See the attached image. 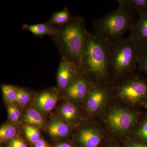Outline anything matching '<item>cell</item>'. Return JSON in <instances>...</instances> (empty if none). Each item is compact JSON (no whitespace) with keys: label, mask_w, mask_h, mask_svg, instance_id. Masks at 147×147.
Masks as SVG:
<instances>
[{"label":"cell","mask_w":147,"mask_h":147,"mask_svg":"<svg viewBox=\"0 0 147 147\" xmlns=\"http://www.w3.org/2000/svg\"><path fill=\"white\" fill-rule=\"evenodd\" d=\"M111 41L88 31L79 71L94 84L111 86L110 70Z\"/></svg>","instance_id":"6da1fadb"},{"label":"cell","mask_w":147,"mask_h":147,"mask_svg":"<svg viewBox=\"0 0 147 147\" xmlns=\"http://www.w3.org/2000/svg\"><path fill=\"white\" fill-rule=\"evenodd\" d=\"M56 32L50 37L57 45L61 58L73 63L79 68L88 31L84 18L74 16L67 24L55 26Z\"/></svg>","instance_id":"7a4b0ae2"},{"label":"cell","mask_w":147,"mask_h":147,"mask_svg":"<svg viewBox=\"0 0 147 147\" xmlns=\"http://www.w3.org/2000/svg\"><path fill=\"white\" fill-rule=\"evenodd\" d=\"M139 110L127 108L118 102H110L99 117L109 137L121 142L129 137L142 118Z\"/></svg>","instance_id":"3957f363"},{"label":"cell","mask_w":147,"mask_h":147,"mask_svg":"<svg viewBox=\"0 0 147 147\" xmlns=\"http://www.w3.org/2000/svg\"><path fill=\"white\" fill-rule=\"evenodd\" d=\"M137 14L119 4L116 10L106 13L92 21L95 33L112 42L123 38L125 32L130 31L137 18Z\"/></svg>","instance_id":"277c9868"},{"label":"cell","mask_w":147,"mask_h":147,"mask_svg":"<svg viewBox=\"0 0 147 147\" xmlns=\"http://www.w3.org/2000/svg\"><path fill=\"white\" fill-rule=\"evenodd\" d=\"M139 45L129 37L111 42L110 76L113 84L134 73L137 68Z\"/></svg>","instance_id":"5b68a950"},{"label":"cell","mask_w":147,"mask_h":147,"mask_svg":"<svg viewBox=\"0 0 147 147\" xmlns=\"http://www.w3.org/2000/svg\"><path fill=\"white\" fill-rule=\"evenodd\" d=\"M113 99L127 108L139 110L147 108V80L134 73L111 86Z\"/></svg>","instance_id":"8992f818"},{"label":"cell","mask_w":147,"mask_h":147,"mask_svg":"<svg viewBox=\"0 0 147 147\" xmlns=\"http://www.w3.org/2000/svg\"><path fill=\"white\" fill-rule=\"evenodd\" d=\"M111 86L92 84L82 109L84 120L96 119L102 115L113 100Z\"/></svg>","instance_id":"52a82bcc"},{"label":"cell","mask_w":147,"mask_h":147,"mask_svg":"<svg viewBox=\"0 0 147 147\" xmlns=\"http://www.w3.org/2000/svg\"><path fill=\"white\" fill-rule=\"evenodd\" d=\"M108 137L99 122L84 120L75 128L70 139L76 147H100Z\"/></svg>","instance_id":"ba28073f"},{"label":"cell","mask_w":147,"mask_h":147,"mask_svg":"<svg viewBox=\"0 0 147 147\" xmlns=\"http://www.w3.org/2000/svg\"><path fill=\"white\" fill-rule=\"evenodd\" d=\"M92 84L80 72L61 94V99L71 102L82 110Z\"/></svg>","instance_id":"9c48e42d"},{"label":"cell","mask_w":147,"mask_h":147,"mask_svg":"<svg viewBox=\"0 0 147 147\" xmlns=\"http://www.w3.org/2000/svg\"><path fill=\"white\" fill-rule=\"evenodd\" d=\"M61 99V92L58 88L50 87L36 91L31 105L47 117L54 112Z\"/></svg>","instance_id":"30bf717a"},{"label":"cell","mask_w":147,"mask_h":147,"mask_svg":"<svg viewBox=\"0 0 147 147\" xmlns=\"http://www.w3.org/2000/svg\"><path fill=\"white\" fill-rule=\"evenodd\" d=\"M75 128L53 113L47 116L43 131L52 142H55L71 139Z\"/></svg>","instance_id":"8fae6325"},{"label":"cell","mask_w":147,"mask_h":147,"mask_svg":"<svg viewBox=\"0 0 147 147\" xmlns=\"http://www.w3.org/2000/svg\"><path fill=\"white\" fill-rule=\"evenodd\" d=\"M61 100L53 113L69 125L76 128L84 120L82 110L71 102L63 99Z\"/></svg>","instance_id":"7c38bea8"},{"label":"cell","mask_w":147,"mask_h":147,"mask_svg":"<svg viewBox=\"0 0 147 147\" xmlns=\"http://www.w3.org/2000/svg\"><path fill=\"white\" fill-rule=\"evenodd\" d=\"M80 72L74 63L64 58H61L57 73V87L61 94Z\"/></svg>","instance_id":"4fadbf2b"},{"label":"cell","mask_w":147,"mask_h":147,"mask_svg":"<svg viewBox=\"0 0 147 147\" xmlns=\"http://www.w3.org/2000/svg\"><path fill=\"white\" fill-rule=\"evenodd\" d=\"M139 18L130 30L129 37L138 45H147V10L137 13Z\"/></svg>","instance_id":"5bb4252c"},{"label":"cell","mask_w":147,"mask_h":147,"mask_svg":"<svg viewBox=\"0 0 147 147\" xmlns=\"http://www.w3.org/2000/svg\"><path fill=\"white\" fill-rule=\"evenodd\" d=\"M23 123L36 127L43 131L47 117L44 115L32 105L23 108Z\"/></svg>","instance_id":"9a60e30c"},{"label":"cell","mask_w":147,"mask_h":147,"mask_svg":"<svg viewBox=\"0 0 147 147\" xmlns=\"http://www.w3.org/2000/svg\"><path fill=\"white\" fill-rule=\"evenodd\" d=\"M22 28L30 32L35 36L42 38L45 36H53L56 32V28L51 25L48 21L45 23L28 25L25 24Z\"/></svg>","instance_id":"2e32d148"},{"label":"cell","mask_w":147,"mask_h":147,"mask_svg":"<svg viewBox=\"0 0 147 147\" xmlns=\"http://www.w3.org/2000/svg\"><path fill=\"white\" fill-rule=\"evenodd\" d=\"M21 134V125L14 124L7 120L0 127V144L3 145Z\"/></svg>","instance_id":"e0dca14e"},{"label":"cell","mask_w":147,"mask_h":147,"mask_svg":"<svg viewBox=\"0 0 147 147\" xmlns=\"http://www.w3.org/2000/svg\"><path fill=\"white\" fill-rule=\"evenodd\" d=\"M21 129L23 137L30 146L43 137L42 130L36 127L23 123L21 125Z\"/></svg>","instance_id":"ac0fdd59"},{"label":"cell","mask_w":147,"mask_h":147,"mask_svg":"<svg viewBox=\"0 0 147 147\" xmlns=\"http://www.w3.org/2000/svg\"><path fill=\"white\" fill-rule=\"evenodd\" d=\"M35 92L24 87L18 86L17 97L14 104L22 109L31 105Z\"/></svg>","instance_id":"d6986e66"},{"label":"cell","mask_w":147,"mask_h":147,"mask_svg":"<svg viewBox=\"0 0 147 147\" xmlns=\"http://www.w3.org/2000/svg\"><path fill=\"white\" fill-rule=\"evenodd\" d=\"M129 137L147 145V114L142 117Z\"/></svg>","instance_id":"ffe728a7"},{"label":"cell","mask_w":147,"mask_h":147,"mask_svg":"<svg viewBox=\"0 0 147 147\" xmlns=\"http://www.w3.org/2000/svg\"><path fill=\"white\" fill-rule=\"evenodd\" d=\"M7 113V121L11 123L21 125L23 123V109L14 103L5 104Z\"/></svg>","instance_id":"44dd1931"},{"label":"cell","mask_w":147,"mask_h":147,"mask_svg":"<svg viewBox=\"0 0 147 147\" xmlns=\"http://www.w3.org/2000/svg\"><path fill=\"white\" fill-rule=\"evenodd\" d=\"M74 17L70 14L68 9L66 7L62 10L53 12L47 21L53 26H59L67 24Z\"/></svg>","instance_id":"7402d4cb"},{"label":"cell","mask_w":147,"mask_h":147,"mask_svg":"<svg viewBox=\"0 0 147 147\" xmlns=\"http://www.w3.org/2000/svg\"><path fill=\"white\" fill-rule=\"evenodd\" d=\"M18 86L10 84H2L1 88L4 104L14 103L17 97Z\"/></svg>","instance_id":"603a6c76"},{"label":"cell","mask_w":147,"mask_h":147,"mask_svg":"<svg viewBox=\"0 0 147 147\" xmlns=\"http://www.w3.org/2000/svg\"><path fill=\"white\" fill-rule=\"evenodd\" d=\"M116 1L137 14L138 12L147 10V0H118Z\"/></svg>","instance_id":"cb8c5ba5"},{"label":"cell","mask_w":147,"mask_h":147,"mask_svg":"<svg viewBox=\"0 0 147 147\" xmlns=\"http://www.w3.org/2000/svg\"><path fill=\"white\" fill-rule=\"evenodd\" d=\"M137 68L147 74V45H139Z\"/></svg>","instance_id":"d4e9b609"},{"label":"cell","mask_w":147,"mask_h":147,"mask_svg":"<svg viewBox=\"0 0 147 147\" xmlns=\"http://www.w3.org/2000/svg\"><path fill=\"white\" fill-rule=\"evenodd\" d=\"M2 145L4 147H30L22 134L5 142Z\"/></svg>","instance_id":"484cf974"},{"label":"cell","mask_w":147,"mask_h":147,"mask_svg":"<svg viewBox=\"0 0 147 147\" xmlns=\"http://www.w3.org/2000/svg\"><path fill=\"white\" fill-rule=\"evenodd\" d=\"M123 147H147V145L138 142L130 137H127L121 141Z\"/></svg>","instance_id":"4316f807"},{"label":"cell","mask_w":147,"mask_h":147,"mask_svg":"<svg viewBox=\"0 0 147 147\" xmlns=\"http://www.w3.org/2000/svg\"><path fill=\"white\" fill-rule=\"evenodd\" d=\"M51 147H76L71 139L52 142Z\"/></svg>","instance_id":"83f0119b"},{"label":"cell","mask_w":147,"mask_h":147,"mask_svg":"<svg viewBox=\"0 0 147 147\" xmlns=\"http://www.w3.org/2000/svg\"><path fill=\"white\" fill-rule=\"evenodd\" d=\"M100 147H123L119 142L110 137Z\"/></svg>","instance_id":"f1b7e54d"},{"label":"cell","mask_w":147,"mask_h":147,"mask_svg":"<svg viewBox=\"0 0 147 147\" xmlns=\"http://www.w3.org/2000/svg\"><path fill=\"white\" fill-rule=\"evenodd\" d=\"M30 147H51V144L42 137L39 141L30 146Z\"/></svg>","instance_id":"f546056e"},{"label":"cell","mask_w":147,"mask_h":147,"mask_svg":"<svg viewBox=\"0 0 147 147\" xmlns=\"http://www.w3.org/2000/svg\"><path fill=\"white\" fill-rule=\"evenodd\" d=\"M0 147H3V146L2 145H1V146H0Z\"/></svg>","instance_id":"4dcf8cb0"}]
</instances>
